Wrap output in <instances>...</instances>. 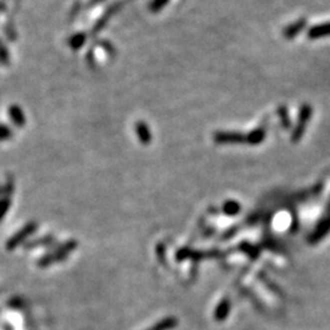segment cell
<instances>
[{
  "instance_id": "cell-13",
  "label": "cell",
  "mask_w": 330,
  "mask_h": 330,
  "mask_svg": "<svg viewBox=\"0 0 330 330\" xmlns=\"http://www.w3.org/2000/svg\"><path fill=\"white\" fill-rule=\"evenodd\" d=\"M86 38H87V36H86L85 33H77V35L73 36V37L69 40V46H70L73 49H75V51H76V49H80L83 44H85Z\"/></svg>"
},
{
  "instance_id": "cell-19",
  "label": "cell",
  "mask_w": 330,
  "mask_h": 330,
  "mask_svg": "<svg viewBox=\"0 0 330 330\" xmlns=\"http://www.w3.org/2000/svg\"><path fill=\"white\" fill-rule=\"evenodd\" d=\"M11 130L5 125H0V140L4 141L11 137Z\"/></svg>"
},
{
  "instance_id": "cell-15",
  "label": "cell",
  "mask_w": 330,
  "mask_h": 330,
  "mask_svg": "<svg viewBox=\"0 0 330 330\" xmlns=\"http://www.w3.org/2000/svg\"><path fill=\"white\" fill-rule=\"evenodd\" d=\"M0 64L7 66L10 64V54L7 47L2 43V41H0Z\"/></svg>"
},
{
  "instance_id": "cell-5",
  "label": "cell",
  "mask_w": 330,
  "mask_h": 330,
  "mask_svg": "<svg viewBox=\"0 0 330 330\" xmlns=\"http://www.w3.org/2000/svg\"><path fill=\"white\" fill-rule=\"evenodd\" d=\"M9 115L16 126L22 127L26 125V115H25V113L22 112V109L19 105H11L9 108Z\"/></svg>"
},
{
  "instance_id": "cell-21",
  "label": "cell",
  "mask_w": 330,
  "mask_h": 330,
  "mask_svg": "<svg viewBox=\"0 0 330 330\" xmlns=\"http://www.w3.org/2000/svg\"><path fill=\"white\" fill-rule=\"evenodd\" d=\"M3 8H4V7H3V4H0V11L3 10Z\"/></svg>"
},
{
  "instance_id": "cell-2",
  "label": "cell",
  "mask_w": 330,
  "mask_h": 330,
  "mask_svg": "<svg viewBox=\"0 0 330 330\" xmlns=\"http://www.w3.org/2000/svg\"><path fill=\"white\" fill-rule=\"evenodd\" d=\"M310 116H312V107L308 104L302 105L301 110H299L297 126L295 127V130H293L292 132V142H298V141L301 140V137L304 134L307 124L309 123Z\"/></svg>"
},
{
  "instance_id": "cell-12",
  "label": "cell",
  "mask_w": 330,
  "mask_h": 330,
  "mask_svg": "<svg viewBox=\"0 0 330 330\" xmlns=\"http://www.w3.org/2000/svg\"><path fill=\"white\" fill-rule=\"evenodd\" d=\"M265 137V131L263 129H256L247 136V142L249 145L256 146L263 142Z\"/></svg>"
},
{
  "instance_id": "cell-10",
  "label": "cell",
  "mask_w": 330,
  "mask_h": 330,
  "mask_svg": "<svg viewBox=\"0 0 330 330\" xmlns=\"http://www.w3.org/2000/svg\"><path fill=\"white\" fill-rule=\"evenodd\" d=\"M136 132H137L138 138H140L141 143L143 145H148L152 140L151 132H149L148 126L145 123H138L137 126H136Z\"/></svg>"
},
{
  "instance_id": "cell-11",
  "label": "cell",
  "mask_w": 330,
  "mask_h": 330,
  "mask_svg": "<svg viewBox=\"0 0 330 330\" xmlns=\"http://www.w3.org/2000/svg\"><path fill=\"white\" fill-rule=\"evenodd\" d=\"M304 25H306V21L298 20V21H296L295 24L287 26L286 29H285V31H284L285 38H290V40H291V38H293L295 36H297L298 33L302 31V29L304 27Z\"/></svg>"
},
{
  "instance_id": "cell-16",
  "label": "cell",
  "mask_w": 330,
  "mask_h": 330,
  "mask_svg": "<svg viewBox=\"0 0 330 330\" xmlns=\"http://www.w3.org/2000/svg\"><path fill=\"white\" fill-rule=\"evenodd\" d=\"M10 208V198L9 197H4V198H0V220L4 218V215L7 214L8 210Z\"/></svg>"
},
{
  "instance_id": "cell-17",
  "label": "cell",
  "mask_w": 330,
  "mask_h": 330,
  "mask_svg": "<svg viewBox=\"0 0 330 330\" xmlns=\"http://www.w3.org/2000/svg\"><path fill=\"white\" fill-rule=\"evenodd\" d=\"M278 114L280 115V118H281V121H282V125H284V127H290V118L289 115H287V110L285 107H281L280 109L278 110Z\"/></svg>"
},
{
  "instance_id": "cell-3",
  "label": "cell",
  "mask_w": 330,
  "mask_h": 330,
  "mask_svg": "<svg viewBox=\"0 0 330 330\" xmlns=\"http://www.w3.org/2000/svg\"><path fill=\"white\" fill-rule=\"evenodd\" d=\"M36 230H37V224L36 223L26 224V225L22 227L21 230H19V231L16 232L13 237L9 238V241L7 242V248L9 249V251L15 249L19 245H21V243L24 242V241L26 240L30 235H32Z\"/></svg>"
},
{
  "instance_id": "cell-7",
  "label": "cell",
  "mask_w": 330,
  "mask_h": 330,
  "mask_svg": "<svg viewBox=\"0 0 330 330\" xmlns=\"http://www.w3.org/2000/svg\"><path fill=\"white\" fill-rule=\"evenodd\" d=\"M230 308H231V302H230L229 298L225 297L223 301L220 302V303L218 304L217 309H215V312H214L215 319H217L218 321L226 319L227 314H229V312H230Z\"/></svg>"
},
{
  "instance_id": "cell-4",
  "label": "cell",
  "mask_w": 330,
  "mask_h": 330,
  "mask_svg": "<svg viewBox=\"0 0 330 330\" xmlns=\"http://www.w3.org/2000/svg\"><path fill=\"white\" fill-rule=\"evenodd\" d=\"M217 143H243L247 142V136L238 134V132H217L214 135Z\"/></svg>"
},
{
  "instance_id": "cell-1",
  "label": "cell",
  "mask_w": 330,
  "mask_h": 330,
  "mask_svg": "<svg viewBox=\"0 0 330 330\" xmlns=\"http://www.w3.org/2000/svg\"><path fill=\"white\" fill-rule=\"evenodd\" d=\"M76 246H77L76 241H69V242H66L65 245L60 246L55 252L47 254V256L42 258L40 262H38V265H40L41 268H46L48 267V265L53 264V263H58L60 262V260L66 259L68 254L70 253V252H73L74 249L76 248Z\"/></svg>"
},
{
  "instance_id": "cell-6",
  "label": "cell",
  "mask_w": 330,
  "mask_h": 330,
  "mask_svg": "<svg viewBox=\"0 0 330 330\" xmlns=\"http://www.w3.org/2000/svg\"><path fill=\"white\" fill-rule=\"evenodd\" d=\"M330 36V22L326 24L317 25V26L312 27L308 31V37L310 40H317V38L328 37Z\"/></svg>"
},
{
  "instance_id": "cell-8",
  "label": "cell",
  "mask_w": 330,
  "mask_h": 330,
  "mask_svg": "<svg viewBox=\"0 0 330 330\" xmlns=\"http://www.w3.org/2000/svg\"><path fill=\"white\" fill-rule=\"evenodd\" d=\"M329 231H330V218L324 220L319 225V227H317V230H315V231L312 234V236H310L309 242L310 243L318 242V241L321 240V238L325 236L326 232Z\"/></svg>"
},
{
  "instance_id": "cell-20",
  "label": "cell",
  "mask_w": 330,
  "mask_h": 330,
  "mask_svg": "<svg viewBox=\"0 0 330 330\" xmlns=\"http://www.w3.org/2000/svg\"><path fill=\"white\" fill-rule=\"evenodd\" d=\"M53 241L52 237H46V238H41V240H37V241H33V242L29 243V248H31L32 246H38V245H48V243H51Z\"/></svg>"
},
{
  "instance_id": "cell-18",
  "label": "cell",
  "mask_w": 330,
  "mask_h": 330,
  "mask_svg": "<svg viewBox=\"0 0 330 330\" xmlns=\"http://www.w3.org/2000/svg\"><path fill=\"white\" fill-rule=\"evenodd\" d=\"M168 2H169V0H154V2L152 3V5H151V10L153 11V13H157V11H159L160 9H163V8H164Z\"/></svg>"
},
{
  "instance_id": "cell-9",
  "label": "cell",
  "mask_w": 330,
  "mask_h": 330,
  "mask_svg": "<svg viewBox=\"0 0 330 330\" xmlns=\"http://www.w3.org/2000/svg\"><path fill=\"white\" fill-rule=\"evenodd\" d=\"M177 319L175 317H168L165 318V319L158 321L155 325L152 326V328L147 329V330H171L174 328H176L177 326Z\"/></svg>"
},
{
  "instance_id": "cell-14",
  "label": "cell",
  "mask_w": 330,
  "mask_h": 330,
  "mask_svg": "<svg viewBox=\"0 0 330 330\" xmlns=\"http://www.w3.org/2000/svg\"><path fill=\"white\" fill-rule=\"evenodd\" d=\"M240 209H241V206L235 201H227L223 207L224 213H225L226 215H230V217H234V215L238 214Z\"/></svg>"
}]
</instances>
